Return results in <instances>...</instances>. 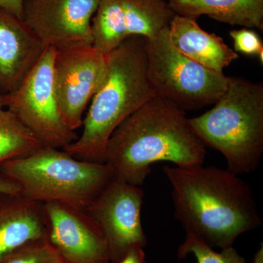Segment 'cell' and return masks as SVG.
<instances>
[{
    "label": "cell",
    "mask_w": 263,
    "mask_h": 263,
    "mask_svg": "<svg viewBox=\"0 0 263 263\" xmlns=\"http://www.w3.org/2000/svg\"><path fill=\"white\" fill-rule=\"evenodd\" d=\"M45 238L43 204L21 193H0V263L24 245Z\"/></svg>",
    "instance_id": "obj_13"
},
{
    "label": "cell",
    "mask_w": 263,
    "mask_h": 263,
    "mask_svg": "<svg viewBox=\"0 0 263 263\" xmlns=\"http://www.w3.org/2000/svg\"><path fill=\"white\" fill-rule=\"evenodd\" d=\"M172 187L175 218L186 234L212 248L233 247L240 235L262 224L253 192L228 169L164 165Z\"/></svg>",
    "instance_id": "obj_1"
},
{
    "label": "cell",
    "mask_w": 263,
    "mask_h": 263,
    "mask_svg": "<svg viewBox=\"0 0 263 263\" xmlns=\"http://www.w3.org/2000/svg\"><path fill=\"white\" fill-rule=\"evenodd\" d=\"M92 46L104 54L117 49L128 37L124 11L119 0H101L91 22Z\"/></svg>",
    "instance_id": "obj_17"
},
{
    "label": "cell",
    "mask_w": 263,
    "mask_h": 263,
    "mask_svg": "<svg viewBox=\"0 0 263 263\" xmlns=\"http://www.w3.org/2000/svg\"><path fill=\"white\" fill-rule=\"evenodd\" d=\"M169 37L173 46L183 55L218 72L238 58L222 38L204 31L196 18L176 15L170 25Z\"/></svg>",
    "instance_id": "obj_14"
},
{
    "label": "cell",
    "mask_w": 263,
    "mask_h": 263,
    "mask_svg": "<svg viewBox=\"0 0 263 263\" xmlns=\"http://www.w3.org/2000/svg\"><path fill=\"white\" fill-rule=\"evenodd\" d=\"M106 71L107 54L91 45L57 49L53 72L57 101L64 122L72 130L82 127L85 110Z\"/></svg>",
    "instance_id": "obj_8"
},
{
    "label": "cell",
    "mask_w": 263,
    "mask_h": 263,
    "mask_svg": "<svg viewBox=\"0 0 263 263\" xmlns=\"http://www.w3.org/2000/svg\"><path fill=\"white\" fill-rule=\"evenodd\" d=\"M3 108H5L4 100H3V95L0 91V110Z\"/></svg>",
    "instance_id": "obj_26"
},
{
    "label": "cell",
    "mask_w": 263,
    "mask_h": 263,
    "mask_svg": "<svg viewBox=\"0 0 263 263\" xmlns=\"http://www.w3.org/2000/svg\"><path fill=\"white\" fill-rule=\"evenodd\" d=\"M230 35L233 39L236 53L256 55L259 57L261 64L263 63V44L257 32L245 27L238 30L230 31Z\"/></svg>",
    "instance_id": "obj_21"
},
{
    "label": "cell",
    "mask_w": 263,
    "mask_h": 263,
    "mask_svg": "<svg viewBox=\"0 0 263 263\" xmlns=\"http://www.w3.org/2000/svg\"><path fill=\"white\" fill-rule=\"evenodd\" d=\"M190 123L205 146L222 154L228 171L254 172L263 154L262 85L230 78L214 106Z\"/></svg>",
    "instance_id": "obj_4"
},
{
    "label": "cell",
    "mask_w": 263,
    "mask_h": 263,
    "mask_svg": "<svg viewBox=\"0 0 263 263\" xmlns=\"http://www.w3.org/2000/svg\"><path fill=\"white\" fill-rule=\"evenodd\" d=\"M48 241L67 263H110L106 240L86 210L60 202L43 204Z\"/></svg>",
    "instance_id": "obj_11"
},
{
    "label": "cell",
    "mask_w": 263,
    "mask_h": 263,
    "mask_svg": "<svg viewBox=\"0 0 263 263\" xmlns=\"http://www.w3.org/2000/svg\"><path fill=\"white\" fill-rule=\"evenodd\" d=\"M177 15H201L245 28L263 29V0H167Z\"/></svg>",
    "instance_id": "obj_15"
},
{
    "label": "cell",
    "mask_w": 263,
    "mask_h": 263,
    "mask_svg": "<svg viewBox=\"0 0 263 263\" xmlns=\"http://www.w3.org/2000/svg\"><path fill=\"white\" fill-rule=\"evenodd\" d=\"M46 46L22 19L0 9V91L6 95L23 82Z\"/></svg>",
    "instance_id": "obj_12"
},
{
    "label": "cell",
    "mask_w": 263,
    "mask_h": 263,
    "mask_svg": "<svg viewBox=\"0 0 263 263\" xmlns=\"http://www.w3.org/2000/svg\"><path fill=\"white\" fill-rule=\"evenodd\" d=\"M57 49L48 47L20 86L3 95L5 108L12 112L43 146L63 149L78 135L62 119L57 101L53 64Z\"/></svg>",
    "instance_id": "obj_7"
},
{
    "label": "cell",
    "mask_w": 263,
    "mask_h": 263,
    "mask_svg": "<svg viewBox=\"0 0 263 263\" xmlns=\"http://www.w3.org/2000/svg\"><path fill=\"white\" fill-rule=\"evenodd\" d=\"M251 263H263V247L261 248L254 254V259Z\"/></svg>",
    "instance_id": "obj_25"
},
{
    "label": "cell",
    "mask_w": 263,
    "mask_h": 263,
    "mask_svg": "<svg viewBox=\"0 0 263 263\" xmlns=\"http://www.w3.org/2000/svg\"><path fill=\"white\" fill-rule=\"evenodd\" d=\"M205 154V146L185 111L156 95L112 133L104 163L115 179L141 186L154 164L167 162L176 167H195L203 164Z\"/></svg>",
    "instance_id": "obj_2"
},
{
    "label": "cell",
    "mask_w": 263,
    "mask_h": 263,
    "mask_svg": "<svg viewBox=\"0 0 263 263\" xmlns=\"http://www.w3.org/2000/svg\"><path fill=\"white\" fill-rule=\"evenodd\" d=\"M155 96L147 72L146 39L129 36L107 54L106 75L84 117L82 133L63 150L79 160L104 163L112 133Z\"/></svg>",
    "instance_id": "obj_3"
},
{
    "label": "cell",
    "mask_w": 263,
    "mask_h": 263,
    "mask_svg": "<svg viewBox=\"0 0 263 263\" xmlns=\"http://www.w3.org/2000/svg\"><path fill=\"white\" fill-rule=\"evenodd\" d=\"M147 72L157 96L185 110L214 104L226 92L230 78L208 68L178 51L169 28L146 40Z\"/></svg>",
    "instance_id": "obj_6"
},
{
    "label": "cell",
    "mask_w": 263,
    "mask_h": 263,
    "mask_svg": "<svg viewBox=\"0 0 263 263\" xmlns=\"http://www.w3.org/2000/svg\"><path fill=\"white\" fill-rule=\"evenodd\" d=\"M101 0H24L23 21L46 48L92 46L91 22Z\"/></svg>",
    "instance_id": "obj_10"
},
{
    "label": "cell",
    "mask_w": 263,
    "mask_h": 263,
    "mask_svg": "<svg viewBox=\"0 0 263 263\" xmlns=\"http://www.w3.org/2000/svg\"><path fill=\"white\" fill-rule=\"evenodd\" d=\"M143 200L140 186L114 178L86 209L103 232L110 263L117 262L134 247H146L141 222Z\"/></svg>",
    "instance_id": "obj_9"
},
{
    "label": "cell",
    "mask_w": 263,
    "mask_h": 263,
    "mask_svg": "<svg viewBox=\"0 0 263 263\" xmlns=\"http://www.w3.org/2000/svg\"><path fill=\"white\" fill-rule=\"evenodd\" d=\"M0 193H20V188L15 181L0 171Z\"/></svg>",
    "instance_id": "obj_24"
},
{
    "label": "cell",
    "mask_w": 263,
    "mask_h": 263,
    "mask_svg": "<svg viewBox=\"0 0 263 263\" xmlns=\"http://www.w3.org/2000/svg\"><path fill=\"white\" fill-rule=\"evenodd\" d=\"M0 171L18 185L24 196L83 210L114 179L107 164L79 160L61 148L46 146L0 164Z\"/></svg>",
    "instance_id": "obj_5"
},
{
    "label": "cell",
    "mask_w": 263,
    "mask_h": 263,
    "mask_svg": "<svg viewBox=\"0 0 263 263\" xmlns=\"http://www.w3.org/2000/svg\"><path fill=\"white\" fill-rule=\"evenodd\" d=\"M24 0H0V9L23 20Z\"/></svg>",
    "instance_id": "obj_22"
},
{
    "label": "cell",
    "mask_w": 263,
    "mask_h": 263,
    "mask_svg": "<svg viewBox=\"0 0 263 263\" xmlns=\"http://www.w3.org/2000/svg\"><path fill=\"white\" fill-rule=\"evenodd\" d=\"M116 263H146L144 248L134 247L131 249L120 260Z\"/></svg>",
    "instance_id": "obj_23"
},
{
    "label": "cell",
    "mask_w": 263,
    "mask_h": 263,
    "mask_svg": "<svg viewBox=\"0 0 263 263\" xmlns=\"http://www.w3.org/2000/svg\"><path fill=\"white\" fill-rule=\"evenodd\" d=\"M129 36L154 39L169 28L176 13L167 0H119Z\"/></svg>",
    "instance_id": "obj_16"
},
{
    "label": "cell",
    "mask_w": 263,
    "mask_h": 263,
    "mask_svg": "<svg viewBox=\"0 0 263 263\" xmlns=\"http://www.w3.org/2000/svg\"><path fill=\"white\" fill-rule=\"evenodd\" d=\"M43 146L14 114L0 110V164L30 155Z\"/></svg>",
    "instance_id": "obj_18"
},
{
    "label": "cell",
    "mask_w": 263,
    "mask_h": 263,
    "mask_svg": "<svg viewBox=\"0 0 263 263\" xmlns=\"http://www.w3.org/2000/svg\"><path fill=\"white\" fill-rule=\"evenodd\" d=\"M194 256L196 263H248L233 247L218 252L195 235L186 234L184 241L178 249V257L184 259Z\"/></svg>",
    "instance_id": "obj_19"
},
{
    "label": "cell",
    "mask_w": 263,
    "mask_h": 263,
    "mask_svg": "<svg viewBox=\"0 0 263 263\" xmlns=\"http://www.w3.org/2000/svg\"><path fill=\"white\" fill-rule=\"evenodd\" d=\"M2 263H67L48 238L30 242L13 252Z\"/></svg>",
    "instance_id": "obj_20"
}]
</instances>
